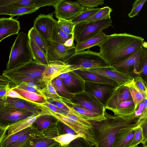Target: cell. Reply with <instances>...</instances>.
I'll return each instance as SVG.
<instances>
[{
    "mask_svg": "<svg viewBox=\"0 0 147 147\" xmlns=\"http://www.w3.org/2000/svg\"><path fill=\"white\" fill-rule=\"evenodd\" d=\"M132 99L128 87L125 84L115 87L105 105L106 109L109 110L115 107L122 101Z\"/></svg>",
    "mask_w": 147,
    "mask_h": 147,
    "instance_id": "2e32d148",
    "label": "cell"
},
{
    "mask_svg": "<svg viewBox=\"0 0 147 147\" xmlns=\"http://www.w3.org/2000/svg\"><path fill=\"white\" fill-rule=\"evenodd\" d=\"M15 87L35 92L43 96L41 91L42 88L33 82H22Z\"/></svg>",
    "mask_w": 147,
    "mask_h": 147,
    "instance_id": "ee69618b",
    "label": "cell"
},
{
    "mask_svg": "<svg viewBox=\"0 0 147 147\" xmlns=\"http://www.w3.org/2000/svg\"><path fill=\"white\" fill-rule=\"evenodd\" d=\"M135 131L134 127L121 130L115 136L113 147H129Z\"/></svg>",
    "mask_w": 147,
    "mask_h": 147,
    "instance_id": "d4e9b609",
    "label": "cell"
},
{
    "mask_svg": "<svg viewBox=\"0 0 147 147\" xmlns=\"http://www.w3.org/2000/svg\"><path fill=\"white\" fill-rule=\"evenodd\" d=\"M135 129L134 134L129 147H135L141 143L143 138V133L142 127H138Z\"/></svg>",
    "mask_w": 147,
    "mask_h": 147,
    "instance_id": "c3c4849f",
    "label": "cell"
},
{
    "mask_svg": "<svg viewBox=\"0 0 147 147\" xmlns=\"http://www.w3.org/2000/svg\"><path fill=\"white\" fill-rule=\"evenodd\" d=\"M41 114V113L30 116L7 126L6 127L5 135L4 136L13 134L32 126L37 118Z\"/></svg>",
    "mask_w": 147,
    "mask_h": 147,
    "instance_id": "603a6c76",
    "label": "cell"
},
{
    "mask_svg": "<svg viewBox=\"0 0 147 147\" xmlns=\"http://www.w3.org/2000/svg\"><path fill=\"white\" fill-rule=\"evenodd\" d=\"M57 19V24L63 31L68 34H74L75 25L70 19L65 20L60 18Z\"/></svg>",
    "mask_w": 147,
    "mask_h": 147,
    "instance_id": "7bdbcfd3",
    "label": "cell"
},
{
    "mask_svg": "<svg viewBox=\"0 0 147 147\" xmlns=\"http://www.w3.org/2000/svg\"><path fill=\"white\" fill-rule=\"evenodd\" d=\"M61 101L72 108L78 113L85 116L89 120L99 121L106 118L105 115H102L88 110L72 101L71 100L61 97Z\"/></svg>",
    "mask_w": 147,
    "mask_h": 147,
    "instance_id": "cb8c5ba5",
    "label": "cell"
},
{
    "mask_svg": "<svg viewBox=\"0 0 147 147\" xmlns=\"http://www.w3.org/2000/svg\"><path fill=\"white\" fill-rule=\"evenodd\" d=\"M20 29L19 21L12 17L0 18V42L3 39L17 34Z\"/></svg>",
    "mask_w": 147,
    "mask_h": 147,
    "instance_id": "d6986e66",
    "label": "cell"
},
{
    "mask_svg": "<svg viewBox=\"0 0 147 147\" xmlns=\"http://www.w3.org/2000/svg\"><path fill=\"white\" fill-rule=\"evenodd\" d=\"M65 62L81 69L110 66L100 52L93 51L89 49L76 52Z\"/></svg>",
    "mask_w": 147,
    "mask_h": 147,
    "instance_id": "5b68a950",
    "label": "cell"
},
{
    "mask_svg": "<svg viewBox=\"0 0 147 147\" xmlns=\"http://www.w3.org/2000/svg\"><path fill=\"white\" fill-rule=\"evenodd\" d=\"M33 60L28 35L21 32L11 47L5 70L16 68Z\"/></svg>",
    "mask_w": 147,
    "mask_h": 147,
    "instance_id": "3957f363",
    "label": "cell"
},
{
    "mask_svg": "<svg viewBox=\"0 0 147 147\" xmlns=\"http://www.w3.org/2000/svg\"><path fill=\"white\" fill-rule=\"evenodd\" d=\"M112 11V9L109 6L104 7L100 8L98 11L85 21L92 22L111 19L110 14Z\"/></svg>",
    "mask_w": 147,
    "mask_h": 147,
    "instance_id": "f35d334b",
    "label": "cell"
},
{
    "mask_svg": "<svg viewBox=\"0 0 147 147\" xmlns=\"http://www.w3.org/2000/svg\"><path fill=\"white\" fill-rule=\"evenodd\" d=\"M74 71L80 76L85 82L106 84L114 86L119 85L114 80L87 69H78Z\"/></svg>",
    "mask_w": 147,
    "mask_h": 147,
    "instance_id": "ffe728a7",
    "label": "cell"
},
{
    "mask_svg": "<svg viewBox=\"0 0 147 147\" xmlns=\"http://www.w3.org/2000/svg\"><path fill=\"white\" fill-rule=\"evenodd\" d=\"M146 53L147 47H144L142 45L130 55L111 67L113 70L135 79L139 76Z\"/></svg>",
    "mask_w": 147,
    "mask_h": 147,
    "instance_id": "277c9868",
    "label": "cell"
},
{
    "mask_svg": "<svg viewBox=\"0 0 147 147\" xmlns=\"http://www.w3.org/2000/svg\"><path fill=\"white\" fill-rule=\"evenodd\" d=\"M41 91L46 98H51L60 100L61 99V97L57 93L51 81L46 82L45 86L41 89Z\"/></svg>",
    "mask_w": 147,
    "mask_h": 147,
    "instance_id": "b9f144b4",
    "label": "cell"
},
{
    "mask_svg": "<svg viewBox=\"0 0 147 147\" xmlns=\"http://www.w3.org/2000/svg\"><path fill=\"white\" fill-rule=\"evenodd\" d=\"M55 8L54 13L57 19L60 18L70 20L81 12L84 7L77 1L62 0L52 6Z\"/></svg>",
    "mask_w": 147,
    "mask_h": 147,
    "instance_id": "8fae6325",
    "label": "cell"
},
{
    "mask_svg": "<svg viewBox=\"0 0 147 147\" xmlns=\"http://www.w3.org/2000/svg\"><path fill=\"white\" fill-rule=\"evenodd\" d=\"M69 72L62 74H61L59 76V77L61 79L65 78L69 74Z\"/></svg>",
    "mask_w": 147,
    "mask_h": 147,
    "instance_id": "03108f58",
    "label": "cell"
},
{
    "mask_svg": "<svg viewBox=\"0 0 147 147\" xmlns=\"http://www.w3.org/2000/svg\"><path fill=\"white\" fill-rule=\"evenodd\" d=\"M134 81L136 87L142 92L147 94V82L140 77L134 79Z\"/></svg>",
    "mask_w": 147,
    "mask_h": 147,
    "instance_id": "f907efd6",
    "label": "cell"
},
{
    "mask_svg": "<svg viewBox=\"0 0 147 147\" xmlns=\"http://www.w3.org/2000/svg\"><path fill=\"white\" fill-rule=\"evenodd\" d=\"M125 85L129 89L134 104L135 110L139 105L143 102L145 98L147 97V94L142 92L136 87L134 84V79Z\"/></svg>",
    "mask_w": 147,
    "mask_h": 147,
    "instance_id": "4dcf8cb0",
    "label": "cell"
},
{
    "mask_svg": "<svg viewBox=\"0 0 147 147\" xmlns=\"http://www.w3.org/2000/svg\"><path fill=\"white\" fill-rule=\"evenodd\" d=\"M12 88L23 97L32 101V103H42L47 101L46 98L45 96L36 93L19 88L16 87Z\"/></svg>",
    "mask_w": 147,
    "mask_h": 147,
    "instance_id": "d590c367",
    "label": "cell"
},
{
    "mask_svg": "<svg viewBox=\"0 0 147 147\" xmlns=\"http://www.w3.org/2000/svg\"><path fill=\"white\" fill-rule=\"evenodd\" d=\"M35 115L30 112L6 105L0 108V127L6 128L18 121Z\"/></svg>",
    "mask_w": 147,
    "mask_h": 147,
    "instance_id": "30bf717a",
    "label": "cell"
},
{
    "mask_svg": "<svg viewBox=\"0 0 147 147\" xmlns=\"http://www.w3.org/2000/svg\"><path fill=\"white\" fill-rule=\"evenodd\" d=\"M46 98L47 101L59 108L68 112L70 111L69 106L62 102L61 100L51 98Z\"/></svg>",
    "mask_w": 147,
    "mask_h": 147,
    "instance_id": "db71d44e",
    "label": "cell"
},
{
    "mask_svg": "<svg viewBox=\"0 0 147 147\" xmlns=\"http://www.w3.org/2000/svg\"><path fill=\"white\" fill-rule=\"evenodd\" d=\"M39 107L42 114L51 115L59 121L62 122L73 129L77 134H82L85 137L87 146L96 147L93 128L90 129L76 122L69 118L66 115L53 111L41 105Z\"/></svg>",
    "mask_w": 147,
    "mask_h": 147,
    "instance_id": "ba28073f",
    "label": "cell"
},
{
    "mask_svg": "<svg viewBox=\"0 0 147 147\" xmlns=\"http://www.w3.org/2000/svg\"><path fill=\"white\" fill-rule=\"evenodd\" d=\"M53 13L47 15L40 14L34 22L33 27L49 42L51 40V36L53 27L57 21L53 17Z\"/></svg>",
    "mask_w": 147,
    "mask_h": 147,
    "instance_id": "5bb4252c",
    "label": "cell"
},
{
    "mask_svg": "<svg viewBox=\"0 0 147 147\" xmlns=\"http://www.w3.org/2000/svg\"><path fill=\"white\" fill-rule=\"evenodd\" d=\"M78 69L75 66L60 60L51 62L46 65L42 74V80L45 82H49L62 74Z\"/></svg>",
    "mask_w": 147,
    "mask_h": 147,
    "instance_id": "4fadbf2b",
    "label": "cell"
},
{
    "mask_svg": "<svg viewBox=\"0 0 147 147\" xmlns=\"http://www.w3.org/2000/svg\"><path fill=\"white\" fill-rule=\"evenodd\" d=\"M110 110L113 112L115 115H127L134 112V104L132 99L126 100L121 102Z\"/></svg>",
    "mask_w": 147,
    "mask_h": 147,
    "instance_id": "4316f807",
    "label": "cell"
},
{
    "mask_svg": "<svg viewBox=\"0 0 147 147\" xmlns=\"http://www.w3.org/2000/svg\"><path fill=\"white\" fill-rule=\"evenodd\" d=\"M19 0H0V6L10 4Z\"/></svg>",
    "mask_w": 147,
    "mask_h": 147,
    "instance_id": "94428289",
    "label": "cell"
},
{
    "mask_svg": "<svg viewBox=\"0 0 147 147\" xmlns=\"http://www.w3.org/2000/svg\"><path fill=\"white\" fill-rule=\"evenodd\" d=\"M143 110L137 108L134 111L135 115L137 117H139L142 114Z\"/></svg>",
    "mask_w": 147,
    "mask_h": 147,
    "instance_id": "be15d7a7",
    "label": "cell"
},
{
    "mask_svg": "<svg viewBox=\"0 0 147 147\" xmlns=\"http://www.w3.org/2000/svg\"><path fill=\"white\" fill-rule=\"evenodd\" d=\"M105 0H77V2L82 6L89 8L97 7L103 5Z\"/></svg>",
    "mask_w": 147,
    "mask_h": 147,
    "instance_id": "bcb514c9",
    "label": "cell"
},
{
    "mask_svg": "<svg viewBox=\"0 0 147 147\" xmlns=\"http://www.w3.org/2000/svg\"><path fill=\"white\" fill-rule=\"evenodd\" d=\"M28 35L29 39L33 40L47 57L49 43L47 40L33 27L29 31Z\"/></svg>",
    "mask_w": 147,
    "mask_h": 147,
    "instance_id": "83f0119b",
    "label": "cell"
},
{
    "mask_svg": "<svg viewBox=\"0 0 147 147\" xmlns=\"http://www.w3.org/2000/svg\"><path fill=\"white\" fill-rule=\"evenodd\" d=\"M46 65L33 60L16 68L5 69L2 75L16 86L23 82H33L42 88L46 83L42 80V74Z\"/></svg>",
    "mask_w": 147,
    "mask_h": 147,
    "instance_id": "7a4b0ae2",
    "label": "cell"
},
{
    "mask_svg": "<svg viewBox=\"0 0 147 147\" xmlns=\"http://www.w3.org/2000/svg\"><path fill=\"white\" fill-rule=\"evenodd\" d=\"M74 37L73 34L71 38L67 40L63 45L67 47H71L75 46L74 42Z\"/></svg>",
    "mask_w": 147,
    "mask_h": 147,
    "instance_id": "680465c9",
    "label": "cell"
},
{
    "mask_svg": "<svg viewBox=\"0 0 147 147\" xmlns=\"http://www.w3.org/2000/svg\"><path fill=\"white\" fill-rule=\"evenodd\" d=\"M79 138H83L85 142V137L82 134L73 135L66 133L59 135L52 139L58 143L61 146H67L74 140Z\"/></svg>",
    "mask_w": 147,
    "mask_h": 147,
    "instance_id": "74e56055",
    "label": "cell"
},
{
    "mask_svg": "<svg viewBox=\"0 0 147 147\" xmlns=\"http://www.w3.org/2000/svg\"><path fill=\"white\" fill-rule=\"evenodd\" d=\"M39 8L32 6H26L20 7L11 11L9 14L11 17L20 16L29 14L36 11Z\"/></svg>",
    "mask_w": 147,
    "mask_h": 147,
    "instance_id": "f6af8a7d",
    "label": "cell"
},
{
    "mask_svg": "<svg viewBox=\"0 0 147 147\" xmlns=\"http://www.w3.org/2000/svg\"><path fill=\"white\" fill-rule=\"evenodd\" d=\"M61 79L68 90H75L78 92L84 90L85 81L74 71H69L67 76Z\"/></svg>",
    "mask_w": 147,
    "mask_h": 147,
    "instance_id": "44dd1931",
    "label": "cell"
},
{
    "mask_svg": "<svg viewBox=\"0 0 147 147\" xmlns=\"http://www.w3.org/2000/svg\"><path fill=\"white\" fill-rule=\"evenodd\" d=\"M58 143L53 139L35 137L31 140L25 147H51L58 146Z\"/></svg>",
    "mask_w": 147,
    "mask_h": 147,
    "instance_id": "1f68e13d",
    "label": "cell"
},
{
    "mask_svg": "<svg viewBox=\"0 0 147 147\" xmlns=\"http://www.w3.org/2000/svg\"><path fill=\"white\" fill-rule=\"evenodd\" d=\"M5 128L0 127V143L5 135Z\"/></svg>",
    "mask_w": 147,
    "mask_h": 147,
    "instance_id": "6125c7cd",
    "label": "cell"
},
{
    "mask_svg": "<svg viewBox=\"0 0 147 147\" xmlns=\"http://www.w3.org/2000/svg\"><path fill=\"white\" fill-rule=\"evenodd\" d=\"M147 118L141 119L137 122L136 126L134 127H141L142 129L143 138L141 143L144 147L147 146Z\"/></svg>",
    "mask_w": 147,
    "mask_h": 147,
    "instance_id": "7dc6e473",
    "label": "cell"
},
{
    "mask_svg": "<svg viewBox=\"0 0 147 147\" xmlns=\"http://www.w3.org/2000/svg\"><path fill=\"white\" fill-rule=\"evenodd\" d=\"M32 127V126H31L13 134L4 136L0 143V147H8L16 142L20 136L29 131Z\"/></svg>",
    "mask_w": 147,
    "mask_h": 147,
    "instance_id": "60d3db41",
    "label": "cell"
},
{
    "mask_svg": "<svg viewBox=\"0 0 147 147\" xmlns=\"http://www.w3.org/2000/svg\"><path fill=\"white\" fill-rule=\"evenodd\" d=\"M147 0H136L133 4L132 9L128 14L129 18H132L138 15Z\"/></svg>",
    "mask_w": 147,
    "mask_h": 147,
    "instance_id": "681fc988",
    "label": "cell"
},
{
    "mask_svg": "<svg viewBox=\"0 0 147 147\" xmlns=\"http://www.w3.org/2000/svg\"><path fill=\"white\" fill-rule=\"evenodd\" d=\"M7 105L5 99L4 98L0 99V108L3 107Z\"/></svg>",
    "mask_w": 147,
    "mask_h": 147,
    "instance_id": "e7e4bbea",
    "label": "cell"
},
{
    "mask_svg": "<svg viewBox=\"0 0 147 147\" xmlns=\"http://www.w3.org/2000/svg\"><path fill=\"white\" fill-rule=\"evenodd\" d=\"M107 35L103 31L79 44H76L75 52L84 50L95 46H99L105 39Z\"/></svg>",
    "mask_w": 147,
    "mask_h": 147,
    "instance_id": "484cf974",
    "label": "cell"
},
{
    "mask_svg": "<svg viewBox=\"0 0 147 147\" xmlns=\"http://www.w3.org/2000/svg\"><path fill=\"white\" fill-rule=\"evenodd\" d=\"M16 86L10 80L3 75L0 76V89L11 88Z\"/></svg>",
    "mask_w": 147,
    "mask_h": 147,
    "instance_id": "f5cc1de1",
    "label": "cell"
},
{
    "mask_svg": "<svg viewBox=\"0 0 147 147\" xmlns=\"http://www.w3.org/2000/svg\"><path fill=\"white\" fill-rule=\"evenodd\" d=\"M5 101L7 105L8 106L30 112L35 114L41 113V110L38 106L24 100L7 97Z\"/></svg>",
    "mask_w": 147,
    "mask_h": 147,
    "instance_id": "7402d4cb",
    "label": "cell"
},
{
    "mask_svg": "<svg viewBox=\"0 0 147 147\" xmlns=\"http://www.w3.org/2000/svg\"><path fill=\"white\" fill-rule=\"evenodd\" d=\"M106 118L101 121L89 120L93 127L96 147H113L116 134L121 130L134 127L139 117L134 112L124 115L105 113Z\"/></svg>",
    "mask_w": 147,
    "mask_h": 147,
    "instance_id": "6da1fadb",
    "label": "cell"
},
{
    "mask_svg": "<svg viewBox=\"0 0 147 147\" xmlns=\"http://www.w3.org/2000/svg\"><path fill=\"white\" fill-rule=\"evenodd\" d=\"M147 53L145 56L144 61L139 76L147 82Z\"/></svg>",
    "mask_w": 147,
    "mask_h": 147,
    "instance_id": "9f6ffc18",
    "label": "cell"
},
{
    "mask_svg": "<svg viewBox=\"0 0 147 147\" xmlns=\"http://www.w3.org/2000/svg\"><path fill=\"white\" fill-rule=\"evenodd\" d=\"M55 117L51 115L41 113L37 118L32 125L36 127V129L38 131H40L46 128L55 122Z\"/></svg>",
    "mask_w": 147,
    "mask_h": 147,
    "instance_id": "836d02e7",
    "label": "cell"
},
{
    "mask_svg": "<svg viewBox=\"0 0 147 147\" xmlns=\"http://www.w3.org/2000/svg\"><path fill=\"white\" fill-rule=\"evenodd\" d=\"M29 42L33 59L45 65L49 64L50 62L42 50L33 40L29 39Z\"/></svg>",
    "mask_w": 147,
    "mask_h": 147,
    "instance_id": "f1b7e54d",
    "label": "cell"
},
{
    "mask_svg": "<svg viewBox=\"0 0 147 147\" xmlns=\"http://www.w3.org/2000/svg\"><path fill=\"white\" fill-rule=\"evenodd\" d=\"M144 41L142 37L136 36L116 54L110 66H112L130 55L142 45Z\"/></svg>",
    "mask_w": 147,
    "mask_h": 147,
    "instance_id": "e0dca14e",
    "label": "cell"
},
{
    "mask_svg": "<svg viewBox=\"0 0 147 147\" xmlns=\"http://www.w3.org/2000/svg\"><path fill=\"white\" fill-rule=\"evenodd\" d=\"M10 88H3L0 89V99H6L7 97L6 96V94L8 90Z\"/></svg>",
    "mask_w": 147,
    "mask_h": 147,
    "instance_id": "91938a15",
    "label": "cell"
},
{
    "mask_svg": "<svg viewBox=\"0 0 147 147\" xmlns=\"http://www.w3.org/2000/svg\"><path fill=\"white\" fill-rule=\"evenodd\" d=\"M52 86L58 95L61 97L71 100L75 94L70 92L65 87L62 81L59 77L53 79L51 81Z\"/></svg>",
    "mask_w": 147,
    "mask_h": 147,
    "instance_id": "f546056e",
    "label": "cell"
},
{
    "mask_svg": "<svg viewBox=\"0 0 147 147\" xmlns=\"http://www.w3.org/2000/svg\"><path fill=\"white\" fill-rule=\"evenodd\" d=\"M71 99L74 101H72L88 110L105 115L106 109L104 105L89 92L84 90L78 92Z\"/></svg>",
    "mask_w": 147,
    "mask_h": 147,
    "instance_id": "9c48e42d",
    "label": "cell"
},
{
    "mask_svg": "<svg viewBox=\"0 0 147 147\" xmlns=\"http://www.w3.org/2000/svg\"><path fill=\"white\" fill-rule=\"evenodd\" d=\"M100 8H89L84 7L81 12L70 20L75 26L79 23L86 20L98 11Z\"/></svg>",
    "mask_w": 147,
    "mask_h": 147,
    "instance_id": "ab89813d",
    "label": "cell"
},
{
    "mask_svg": "<svg viewBox=\"0 0 147 147\" xmlns=\"http://www.w3.org/2000/svg\"><path fill=\"white\" fill-rule=\"evenodd\" d=\"M39 104L53 111L64 115H66L68 112L61 109L47 101L44 103Z\"/></svg>",
    "mask_w": 147,
    "mask_h": 147,
    "instance_id": "816d5d0a",
    "label": "cell"
},
{
    "mask_svg": "<svg viewBox=\"0 0 147 147\" xmlns=\"http://www.w3.org/2000/svg\"><path fill=\"white\" fill-rule=\"evenodd\" d=\"M111 19L89 22L84 21L75 26L74 30V40L79 44L103 31L111 26Z\"/></svg>",
    "mask_w": 147,
    "mask_h": 147,
    "instance_id": "52a82bcc",
    "label": "cell"
},
{
    "mask_svg": "<svg viewBox=\"0 0 147 147\" xmlns=\"http://www.w3.org/2000/svg\"><path fill=\"white\" fill-rule=\"evenodd\" d=\"M86 69L88 70L114 80L119 85L127 84L131 81L134 79L129 76L113 70L110 66L107 67Z\"/></svg>",
    "mask_w": 147,
    "mask_h": 147,
    "instance_id": "ac0fdd59",
    "label": "cell"
},
{
    "mask_svg": "<svg viewBox=\"0 0 147 147\" xmlns=\"http://www.w3.org/2000/svg\"><path fill=\"white\" fill-rule=\"evenodd\" d=\"M115 87L107 84L85 82L84 91L92 94L105 106Z\"/></svg>",
    "mask_w": 147,
    "mask_h": 147,
    "instance_id": "9a60e30c",
    "label": "cell"
},
{
    "mask_svg": "<svg viewBox=\"0 0 147 147\" xmlns=\"http://www.w3.org/2000/svg\"><path fill=\"white\" fill-rule=\"evenodd\" d=\"M73 34H68L63 31L59 26L57 22L54 25L52 32L51 40L63 44L73 36Z\"/></svg>",
    "mask_w": 147,
    "mask_h": 147,
    "instance_id": "8d00e7d4",
    "label": "cell"
},
{
    "mask_svg": "<svg viewBox=\"0 0 147 147\" xmlns=\"http://www.w3.org/2000/svg\"><path fill=\"white\" fill-rule=\"evenodd\" d=\"M136 36L125 33L107 35L98 46L100 53L109 65L116 54Z\"/></svg>",
    "mask_w": 147,
    "mask_h": 147,
    "instance_id": "8992f818",
    "label": "cell"
},
{
    "mask_svg": "<svg viewBox=\"0 0 147 147\" xmlns=\"http://www.w3.org/2000/svg\"><path fill=\"white\" fill-rule=\"evenodd\" d=\"M62 129L66 133L70 134L73 135L77 134L71 128L64 123L59 121Z\"/></svg>",
    "mask_w": 147,
    "mask_h": 147,
    "instance_id": "6f0895ef",
    "label": "cell"
},
{
    "mask_svg": "<svg viewBox=\"0 0 147 147\" xmlns=\"http://www.w3.org/2000/svg\"><path fill=\"white\" fill-rule=\"evenodd\" d=\"M57 122H54L44 129L36 132L35 137L52 139L59 135L60 130Z\"/></svg>",
    "mask_w": 147,
    "mask_h": 147,
    "instance_id": "e575fe53",
    "label": "cell"
},
{
    "mask_svg": "<svg viewBox=\"0 0 147 147\" xmlns=\"http://www.w3.org/2000/svg\"><path fill=\"white\" fill-rule=\"evenodd\" d=\"M48 43L47 57L50 62L60 60L65 62L75 52V46L67 47L52 40Z\"/></svg>",
    "mask_w": 147,
    "mask_h": 147,
    "instance_id": "7c38bea8",
    "label": "cell"
},
{
    "mask_svg": "<svg viewBox=\"0 0 147 147\" xmlns=\"http://www.w3.org/2000/svg\"><path fill=\"white\" fill-rule=\"evenodd\" d=\"M6 96L12 98L22 99L31 102H32V101L23 97L12 88H10L8 90L6 94Z\"/></svg>",
    "mask_w": 147,
    "mask_h": 147,
    "instance_id": "11a10c76",
    "label": "cell"
},
{
    "mask_svg": "<svg viewBox=\"0 0 147 147\" xmlns=\"http://www.w3.org/2000/svg\"><path fill=\"white\" fill-rule=\"evenodd\" d=\"M34 129L32 126L30 130L20 136L16 142L8 147H25L31 140L36 137V131Z\"/></svg>",
    "mask_w": 147,
    "mask_h": 147,
    "instance_id": "d6a6232c",
    "label": "cell"
}]
</instances>
